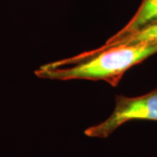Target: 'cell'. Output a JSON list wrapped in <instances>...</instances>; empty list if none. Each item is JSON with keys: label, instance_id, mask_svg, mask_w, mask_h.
Instances as JSON below:
<instances>
[{"label": "cell", "instance_id": "6da1fadb", "mask_svg": "<svg viewBox=\"0 0 157 157\" xmlns=\"http://www.w3.org/2000/svg\"><path fill=\"white\" fill-rule=\"evenodd\" d=\"M157 53V45H117L104 50H91L77 56L40 66L35 75L56 80H103L116 86L129 68Z\"/></svg>", "mask_w": 157, "mask_h": 157}, {"label": "cell", "instance_id": "7a4b0ae2", "mask_svg": "<svg viewBox=\"0 0 157 157\" xmlns=\"http://www.w3.org/2000/svg\"><path fill=\"white\" fill-rule=\"evenodd\" d=\"M136 120L157 121V87L136 97L117 95L111 115L101 123L87 128L84 134L92 138H107L121 125Z\"/></svg>", "mask_w": 157, "mask_h": 157}, {"label": "cell", "instance_id": "3957f363", "mask_svg": "<svg viewBox=\"0 0 157 157\" xmlns=\"http://www.w3.org/2000/svg\"><path fill=\"white\" fill-rule=\"evenodd\" d=\"M154 44L157 45V22L149 24L135 32L118 38H110L96 50H104L117 45Z\"/></svg>", "mask_w": 157, "mask_h": 157}, {"label": "cell", "instance_id": "277c9868", "mask_svg": "<svg viewBox=\"0 0 157 157\" xmlns=\"http://www.w3.org/2000/svg\"><path fill=\"white\" fill-rule=\"evenodd\" d=\"M155 22H157V0H143L134 17L111 38H118L133 33Z\"/></svg>", "mask_w": 157, "mask_h": 157}]
</instances>
